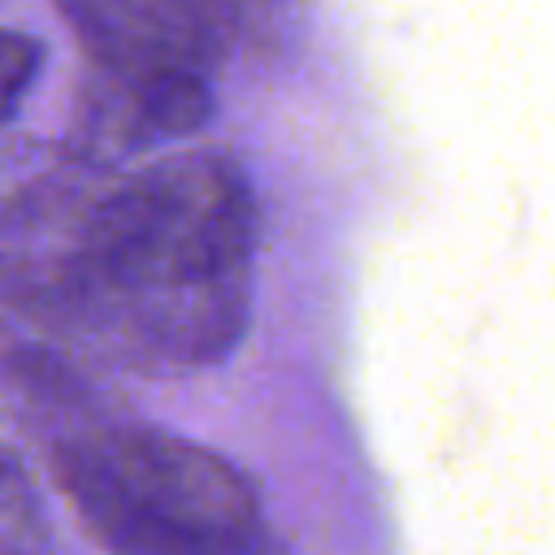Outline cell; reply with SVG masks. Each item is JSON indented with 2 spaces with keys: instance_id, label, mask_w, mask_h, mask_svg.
<instances>
[{
  "instance_id": "cell-1",
  "label": "cell",
  "mask_w": 555,
  "mask_h": 555,
  "mask_svg": "<svg viewBox=\"0 0 555 555\" xmlns=\"http://www.w3.org/2000/svg\"><path fill=\"white\" fill-rule=\"evenodd\" d=\"M256 195L221 152L69 156L4 204L9 308L48 343L143 377L221 364L251 317Z\"/></svg>"
},
{
  "instance_id": "cell-2",
  "label": "cell",
  "mask_w": 555,
  "mask_h": 555,
  "mask_svg": "<svg viewBox=\"0 0 555 555\" xmlns=\"http://www.w3.org/2000/svg\"><path fill=\"white\" fill-rule=\"evenodd\" d=\"M9 395L56 490L108 555H269L260 494L217 451L100 412L43 351L9 356Z\"/></svg>"
},
{
  "instance_id": "cell-3",
  "label": "cell",
  "mask_w": 555,
  "mask_h": 555,
  "mask_svg": "<svg viewBox=\"0 0 555 555\" xmlns=\"http://www.w3.org/2000/svg\"><path fill=\"white\" fill-rule=\"evenodd\" d=\"M95 74L212 82L278 39L286 0H56Z\"/></svg>"
},
{
  "instance_id": "cell-4",
  "label": "cell",
  "mask_w": 555,
  "mask_h": 555,
  "mask_svg": "<svg viewBox=\"0 0 555 555\" xmlns=\"http://www.w3.org/2000/svg\"><path fill=\"white\" fill-rule=\"evenodd\" d=\"M212 113V82L195 78H117L95 74L78 100V156L121 165L130 152L182 139Z\"/></svg>"
},
{
  "instance_id": "cell-5",
  "label": "cell",
  "mask_w": 555,
  "mask_h": 555,
  "mask_svg": "<svg viewBox=\"0 0 555 555\" xmlns=\"http://www.w3.org/2000/svg\"><path fill=\"white\" fill-rule=\"evenodd\" d=\"M0 538H4V555H48V525H43L35 486H30L17 451H4Z\"/></svg>"
},
{
  "instance_id": "cell-6",
  "label": "cell",
  "mask_w": 555,
  "mask_h": 555,
  "mask_svg": "<svg viewBox=\"0 0 555 555\" xmlns=\"http://www.w3.org/2000/svg\"><path fill=\"white\" fill-rule=\"evenodd\" d=\"M35 69H39V43L9 30V39H4V113L17 108V95L26 91Z\"/></svg>"
}]
</instances>
